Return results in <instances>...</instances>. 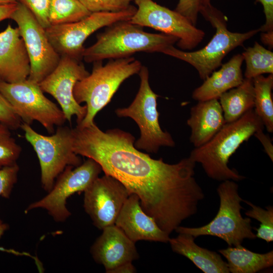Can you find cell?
<instances>
[{"label":"cell","instance_id":"obj_1","mask_svg":"<svg viewBox=\"0 0 273 273\" xmlns=\"http://www.w3.org/2000/svg\"><path fill=\"white\" fill-rule=\"evenodd\" d=\"M72 133L74 152L96 161L105 174L137 195L144 212L168 235L197 212L204 194L189 157L173 164L153 159L134 147L130 133L116 128L104 132L95 122L76 125Z\"/></svg>","mask_w":273,"mask_h":273},{"label":"cell","instance_id":"obj_2","mask_svg":"<svg viewBox=\"0 0 273 273\" xmlns=\"http://www.w3.org/2000/svg\"><path fill=\"white\" fill-rule=\"evenodd\" d=\"M264 127L254 110L251 109L237 120L225 123L209 141L194 148L189 157L200 163L210 178L222 181L241 180L245 177L228 166L229 159L242 144Z\"/></svg>","mask_w":273,"mask_h":273},{"label":"cell","instance_id":"obj_3","mask_svg":"<svg viewBox=\"0 0 273 273\" xmlns=\"http://www.w3.org/2000/svg\"><path fill=\"white\" fill-rule=\"evenodd\" d=\"M97 38L94 44L83 51L82 59L86 62L129 57L137 52L162 53L178 40L174 36L163 33L145 32L143 27L129 20L107 26Z\"/></svg>","mask_w":273,"mask_h":273},{"label":"cell","instance_id":"obj_4","mask_svg":"<svg viewBox=\"0 0 273 273\" xmlns=\"http://www.w3.org/2000/svg\"><path fill=\"white\" fill-rule=\"evenodd\" d=\"M92 73L78 81L73 96L79 104L85 103L86 114L77 125L86 126L94 122L96 114L111 101L121 83L131 76L139 74L142 66L134 57L111 59L105 65L102 61L94 62Z\"/></svg>","mask_w":273,"mask_h":273},{"label":"cell","instance_id":"obj_5","mask_svg":"<svg viewBox=\"0 0 273 273\" xmlns=\"http://www.w3.org/2000/svg\"><path fill=\"white\" fill-rule=\"evenodd\" d=\"M199 13L216 30L207 44L194 52L184 51L171 46L162 53L190 64L196 69L200 78L204 80L222 65V60L228 53L242 45L260 30L254 29L245 33L230 31L227 28L225 17L211 4L201 7Z\"/></svg>","mask_w":273,"mask_h":273},{"label":"cell","instance_id":"obj_6","mask_svg":"<svg viewBox=\"0 0 273 273\" xmlns=\"http://www.w3.org/2000/svg\"><path fill=\"white\" fill-rule=\"evenodd\" d=\"M220 199L218 211L214 218L207 224L197 228L178 226L175 231L195 238L200 236H212L224 241L229 246L241 245L245 239H255L251 220L243 218L241 205L244 200L240 196L238 185L233 180L222 181L217 188Z\"/></svg>","mask_w":273,"mask_h":273},{"label":"cell","instance_id":"obj_7","mask_svg":"<svg viewBox=\"0 0 273 273\" xmlns=\"http://www.w3.org/2000/svg\"><path fill=\"white\" fill-rule=\"evenodd\" d=\"M20 128L37 156L41 183L46 191L49 192L52 189L55 179L67 166L76 167L82 163L80 157L72 149V128L67 126H57L55 133L45 135L24 122Z\"/></svg>","mask_w":273,"mask_h":273},{"label":"cell","instance_id":"obj_8","mask_svg":"<svg viewBox=\"0 0 273 273\" xmlns=\"http://www.w3.org/2000/svg\"><path fill=\"white\" fill-rule=\"evenodd\" d=\"M139 74L140 85L134 100L129 107L118 108L115 113L118 117H130L138 125L141 135L134 144L137 149L156 153L161 147H173L175 143L170 134L163 131L160 126L157 108L158 95L150 87L148 68L142 66Z\"/></svg>","mask_w":273,"mask_h":273},{"label":"cell","instance_id":"obj_9","mask_svg":"<svg viewBox=\"0 0 273 273\" xmlns=\"http://www.w3.org/2000/svg\"><path fill=\"white\" fill-rule=\"evenodd\" d=\"M0 93L13 107L22 122H39L49 133L66 121L61 108L47 98L38 83L28 79L16 83L0 80Z\"/></svg>","mask_w":273,"mask_h":273},{"label":"cell","instance_id":"obj_10","mask_svg":"<svg viewBox=\"0 0 273 273\" xmlns=\"http://www.w3.org/2000/svg\"><path fill=\"white\" fill-rule=\"evenodd\" d=\"M132 6L129 9L117 12L91 13L74 22L51 25L46 28L48 39L56 51L61 56L80 61L85 48V40L94 32L116 22L129 20L136 12Z\"/></svg>","mask_w":273,"mask_h":273},{"label":"cell","instance_id":"obj_11","mask_svg":"<svg viewBox=\"0 0 273 273\" xmlns=\"http://www.w3.org/2000/svg\"><path fill=\"white\" fill-rule=\"evenodd\" d=\"M10 19L17 24L28 53L30 71L27 79L39 83L56 68L61 56L50 42L45 29L24 5L17 2Z\"/></svg>","mask_w":273,"mask_h":273},{"label":"cell","instance_id":"obj_12","mask_svg":"<svg viewBox=\"0 0 273 273\" xmlns=\"http://www.w3.org/2000/svg\"><path fill=\"white\" fill-rule=\"evenodd\" d=\"M67 166L57 177L48 194L30 204L25 212L42 208L57 222H63L71 215L66 207L67 199L75 193L84 192L99 177L102 171L101 165L87 158L83 163L75 167Z\"/></svg>","mask_w":273,"mask_h":273},{"label":"cell","instance_id":"obj_13","mask_svg":"<svg viewBox=\"0 0 273 273\" xmlns=\"http://www.w3.org/2000/svg\"><path fill=\"white\" fill-rule=\"evenodd\" d=\"M136 10L130 22L148 27L178 39L177 46L190 50L203 39L204 32L197 28L185 17L175 10L161 6L152 0H133Z\"/></svg>","mask_w":273,"mask_h":273},{"label":"cell","instance_id":"obj_14","mask_svg":"<svg viewBox=\"0 0 273 273\" xmlns=\"http://www.w3.org/2000/svg\"><path fill=\"white\" fill-rule=\"evenodd\" d=\"M89 73L79 60L61 56L56 68L39 85L43 93L53 96L63 112L66 120L71 123L72 117L76 116L77 124L86 114V106H81L75 100L73 88L75 83Z\"/></svg>","mask_w":273,"mask_h":273},{"label":"cell","instance_id":"obj_15","mask_svg":"<svg viewBox=\"0 0 273 273\" xmlns=\"http://www.w3.org/2000/svg\"><path fill=\"white\" fill-rule=\"evenodd\" d=\"M130 195L125 186L114 177L105 174L98 177L84 191L83 207L99 229L115 224Z\"/></svg>","mask_w":273,"mask_h":273},{"label":"cell","instance_id":"obj_16","mask_svg":"<svg viewBox=\"0 0 273 273\" xmlns=\"http://www.w3.org/2000/svg\"><path fill=\"white\" fill-rule=\"evenodd\" d=\"M90 249L95 261L102 264L107 273L139 257L135 243L115 224L105 228Z\"/></svg>","mask_w":273,"mask_h":273},{"label":"cell","instance_id":"obj_17","mask_svg":"<svg viewBox=\"0 0 273 273\" xmlns=\"http://www.w3.org/2000/svg\"><path fill=\"white\" fill-rule=\"evenodd\" d=\"M115 225L133 242L144 240L168 243L169 235L141 206L137 195L130 194L123 204Z\"/></svg>","mask_w":273,"mask_h":273},{"label":"cell","instance_id":"obj_18","mask_svg":"<svg viewBox=\"0 0 273 273\" xmlns=\"http://www.w3.org/2000/svg\"><path fill=\"white\" fill-rule=\"evenodd\" d=\"M29 57L18 28L9 24L0 32V80L16 83L27 79Z\"/></svg>","mask_w":273,"mask_h":273},{"label":"cell","instance_id":"obj_19","mask_svg":"<svg viewBox=\"0 0 273 273\" xmlns=\"http://www.w3.org/2000/svg\"><path fill=\"white\" fill-rule=\"evenodd\" d=\"M187 123L191 130L190 141L194 148L209 141L225 123L218 99L198 101L191 108Z\"/></svg>","mask_w":273,"mask_h":273},{"label":"cell","instance_id":"obj_20","mask_svg":"<svg viewBox=\"0 0 273 273\" xmlns=\"http://www.w3.org/2000/svg\"><path fill=\"white\" fill-rule=\"evenodd\" d=\"M243 61L242 54L234 56L194 90L193 99L197 101L218 99L222 94L239 86L244 80L241 69Z\"/></svg>","mask_w":273,"mask_h":273},{"label":"cell","instance_id":"obj_21","mask_svg":"<svg viewBox=\"0 0 273 273\" xmlns=\"http://www.w3.org/2000/svg\"><path fill=\"white\" fill-rule=\"evenodd\" d=\"M192 235L178 233L170 238L168 243L172 251L190 259L204 273H229L227 263L214 251L197 245Z\"/></svg>","mask_w":273,"mask_h":273},{"label":"cell","instance_id":"obj_22","mask_svg":"<svg viewBox=\"0 0 273 273\" xmlns=\"http://www.w3.org/2000/svg\"><path fill=\"white\" fill-rule=\"evenodd\" d=\"M218 252L226 259L229 270L232 273H255L273 265L272 251L257 253L240 245Z\"/></svg>","mask_w":273,"mask_h":273},{"label":"cell","instance_id":"obj_23","mask_svg":"<svg viewBox=\"0 0 273 273\" xmlns=\"http://www.w3.org/2000/svg\"><path fill=\"white\" fill-rule=\"evenodd\" d=\"M218 100L225 123L237 120L254 107L252 78H244L241 84L222 94Z\"/></svg>","mask_w":273,"mask_h":273},{"label":"cell","instance_id":"obj_24","mask_svg":"<svg viewBox=\"0 0 273 273\" xmlns=\"http://www.w3.org/2000/svg\"><path fill=\"white\" fill-rule=\"evenodd\" d=\"M254 90V111L268 132H273V75L252 78Z\"/></svg>","mask_w":273,"mask_h":273},{"label":"cell","instance_id":"obj_25","mask_svg":"<svg viewBox=\"0 0 273 273\" xmlns=\"http://www.w3.org/2000/svg\"><path fill=\"white\" fill-rule=\"evenodd\" d=\"M91 13L78 0H50L49 20L51 25L78 21Z\"/></svg>","mask_w":273,"mask_h":273},{"label":"cell","instance_id":"obj_26","mask_svg":"<svg viewBox=\"0 0 273 273\" xmlns=\"http://www.w3.org/2000/svg\"><path fill=\"white\" fill-rule=\"evenodd\" d=\"M246 63L245 78L254 77L265 73L273 74V53L257 42L242 53Z\"/></svg>","mask_w":273,"mask_h":273},{"label":"cell","instance_id":"obj_27","mask_svg":"<svg viewBox=\"0 0 273 273\" xmlns=\"http://www.w3.org/2000/svg\"><path fill=\"white\" fill-rule=\"evenodd\" d=\"M251 208L245 212L248 217L260 222V226L255 229L256 238L261 239L267 243L273 241V207L268 206L264 209L251 202L244 200Z\"/></svg>","mask_w":273,"mask_h":273},{"label":"cell","instance_id":"obj_28","mask_svg":"<svg viewBox=\"0 0 273 273\" xmlns=\"http://www.w3.org/2000/svg\"><path fill=\"white\" fill-rule=\"evenodd\" d=\"M11 129L0 122V168L16 163L21 147L13 137Z\"/></svg>","mask_w":273,"mask_h":273},{"label":"cell","instance_id":"obj_29","mask_svg":"<svg viewBox=\"0 0 273 273\" xmlns=\"http://www.w3.org/2000/svg\"><path fill=\"white\" fill-rule=\"evenodd\" d=\"M90 13L117 12L129 9L133 0H78Z\"/></svg>","mask_w":273,"mask_h":273},{"label":"cell","instance_id":"obj_30","mask_svg":"<svg viewBox=\"0 0 273 273\" xmlns=\"http://www.w3.org/2000/svg\"><path fill=\"white\" fill-rule=\"evenodd\" d=\"M19 167L16 163L0 168V197L9 198L16 183ZM2 220L0 219V223Z\"/></svg>","mask_w":273,"mask_h":273},{"label":"cell","instance_id":"obj_31","mask_svg":"<svg viewBox=\"0 0 273 273\" xmlns=\"http://www.w3.org/2000/svg\"><path fill=\"white\" fill-rule=\"evenodd\" d=\"M26 6L45 29L51 26L49 20L50 0H17Z\"/></svg>","mask_w":273,"mask_h":273},{"label":"cell","instance_id":"obj_32","mask_svg":"<svg viewBox=\"0 0 273 273\" xmlns=\"http://www.w3.org/2000/svg\"><path fill=\"white\" fill-rule=\"evenodd\" d=\"M0 122L8 126L11 130L19 129L22 123L13 107L1 93Z\"/></svg>","mask_w":273,"mask_h":273},{"label":"cell","instance_id":"obj_33","mask_svg":"<svg viewBox=\"0 0 273 273\" xmlns=\"http://www.w3.org/2000/svg\"><path fill=\"white\" fill-rule=\"evenodd\" d=\"M201 4V0H179L174 10L196 26Z\"/></svg>","mask_w":273,"mask_h":273},{"label":"cell","instance_id":"obj_34","mask_svg":"<svg viewBox=\"0 0 273 273\" xmlns=\"http://www.w3.org/2000/svg\"><path fill=\"white\" fill-rule=\"evenodd\" d=\"M261 4L265 16V23L259 29L265 32H273V0H256Z\"/></svg>","mask_w":273,"mask_h":273},{"label":"cell","instance_id":"obj_35","mask_svg":"<svg viewBox=\"0 0 273 273\" xmlns=\"http://www.w3.org/2000/svg\"><path fill=\"white\" fill-rule=\"evenodd\" d=\"M263 130H260L256 131L254 135L261 143L263 146L264 151L271 161H273V146L271 141L268 135L265 134L263 132Z\"/></svg>","mask_w":273,"mask_h":273},{"label":"cell","instance_id":"obj_36","mask_svg":"<svg viewBox=\"0 0 273 273\" xmlns=\"http://www.w3.org/2000/svg\"><path fill=\"white\" fill-rule=\"evenodd\" d=\"M17 3L0 4V22L10 18L16 8Z\"/></svg>","mask_w":273,"mask_h":273},{"label":"cell","instance_id":"obj_37","mask_svg":"<svg viewBox=\"0 0 273 273\" xmlns=\"http://www.w3.org/2000/svg\"><path fill=\"white\" fill-rule=\"evenodd\" d=\"M8 228L9 225L7 224L4 223L0 224V238L4 234L5 232L8 229ZM0 251L9 253H12L17 255H27L29 256H31L29 254H27V253H21L14 250L7 249L1 247H0Z\"/></svg>","mask_w":273,"mask_h":273},{"label":"cell","instance_id":"obj_38","mask_svg":"<svg viewBox=\"0 0 273 273\" xmlns=\"http://www.w3.org/2000/svg\"><path fill=\"white\" fill-rule=\"evenodd\" d=\"M132 263V262L127 263L117 267L113 271L112 273L135 272L136 269Z\"/></svg>","mask_w":273,"mask_h":273},{"label":"cell","instance_id":"obj_39","mask_svg":"<svg viewBox=\"0 0 273 273\" xmlns=\"http://www.w3.org/2000/svg\"><path fill=\"white\" fill-rule=\"evenodd\" d=\"M272 34L273 32H266L263 34L261 37L262 41L271 47H272Z\"/></svg>","mask_w":273,"mask_h":273},{"label":"cell","instance_id":"obj_40","mask_svg":"<svg viewBox=\"0 0 273 273\" xmlns=\"http://www.w3.org/2000/svg\"><path fill=\"white\" fill-rule=\"evenodd\" d=\"M17 2V0H0V4H13Z\"/></svg>","mask_w":273,"mask_h":273},{"label":"cell","instance_id":"obj_41","mask_svg":"<svg viewBox=\"0 0 273 273\" xmlns=\"http://www.w3.org/2000/svg\"><path fill=\"white\" fill-rule=\"evenodd\" d=\"M210 0H201V7H206L210 5Z\"/></svg>","mask_w":273,"mask_h":273}]
</instances>
